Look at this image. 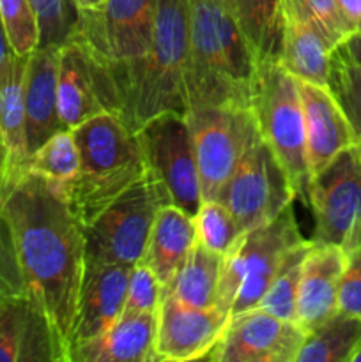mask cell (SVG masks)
Here are the masks:
<instances>
[{
    "label": "cell",
    "instance_id": "cell-1",
    "mask_svg": "<svg viewBox=\"0 0 361 362\" xmlns=\"http://www.w3.org/2000/svg\"><path fill=\"white\" fill-rule=\"evenodd\" d=\"M0 209L25 292L48 318L64 362H71L85 272L84 226L66 198L30 170L0 184Z\"/></svg>",
    "mask_w": 361,
    "mask_h": 362
},
{
    "label": "cell",
    "instance_id": "cell-2",
    "mask_svg": "<svg viewBox=\"0 0 361 362\" xmlns=\"http://www.w3.org/2000/svg\"><path fill=\"white\" fill-rule=\"evenodd\" d=\"M188 2V110L198 106L250 108L258 64L229 6L225 0Z\"/></svg>",
    "mask_w": 361,
    "mask_h": 362
},
{
    "label": "cell",
    "instance_id": "cell-3",
    "mask_svg": "<svg viewBox=\"0 0 361 362\" xmlns=\"http://www.w3.org/2000/svg\"><path fill=\"white\" fill-rule=\"evenodd\" d=\"M188 45L190 2L158 0L151 46L119 85L117 117L131 133L161 113L186 115Z\"/></svg>",
    "mask_w": 361,
    "mask_h": 362
},
{
    "label": "cell",
    "instance_id": "cell-4",
    "mask_svg": "<svg viewBox=\"0 0 361 362\" xmlns=\"http://www.w3.org/2000/svg\"><path fill=\"white\" fill-rule=\"evenodd\" d=\"M80 154L76 177L64 193L81 226H87L145 173L137 133L113 113H99L71 129Z\"/></svg>",
    "mask_w": 361,
    "mask_h": 362
},
{
    "label": "cell",
    "instance_id": "cell-5",
    "mask_svg": "<svg viewBox=\"0 0 361 362\" xmlns=\"http://www.w3.org/2000/svg\"><path fill=\"white\" fill-rule=\"evenodd\" d=\"M303 240L294 204L273 221L244 232L223 257L216 310L232 318L258 308L283 258Z\"/></svg>",
    "mask_w": 361,
    "mask_h": 362
},
{
    "label": "cell",
    "instance_id": "cell-6",
    "mask_svg": "<svg viewBox=\"0 0 361 362\" xmlns=\"http://www.w3.org/2000/svg\"><path fill=\"white\" fill-rule=\"evenodd\" d=\"M250 108L260 138L289 177L296 200L306 204L310 170L297 80L278 62L258 64Z\"/></svg>",
    "mask_w": 361,
    "mask_h": 362
},
{
    "label": "cell",
    "instance_id": "cell-7",
    "mask_svg": "<svg viewBox=\"0 0 361 362\" xmlns=\"http://www.w3.org/2000/svg\"><path fill=\"white\" fill-rule=\"evenodd\" d=\"M166 204H172L166 187L151 170H145L137 182L84 228L85 262L130 267L140 264L156 214Z\"/></svg>",
    "mask_w": 361,
    "mask_h": 362
},
{
    "label": "cell",
    "instance_id": "cell-8",
    "mask_svg": "<svg viewBox=\"0 0 361 362\" xmlns=\"http://www.w3.org/2000/svg\"><path fill=\"white\" fill-rule=\"evenodd\" d=\"M158 0H105L98 9H78L69 39H76L112 74L117 90L124 74L152 42Z\"/></svg>",
    "mask_w": 361,
    "mask_h": 362
},
{
    "label": "cell",
    "instance_id": "cell-9",
    "mask_svg": "<svg viewBox=\"0 0 361 362\" xmlns=\"http://www.w3.org/2000/svg\"><path fill=\"white\" fill-rule=\"evenodd\" d=\"M202 202L216 200L246 152L260 138L251 108L198 106L186 112Z\"/></svg>",
    "mask_w": 361,
    "mask_h": 362
},
{
    "label": "cell",
    "instance_id": "cell-10",
    "mask_svg": "<svg viewBox=\"0 0 361 362\" xmlns=\"http://www.w3.org/2000/svg\"><path fill=\"white\" fill-rule=\"evenodd\" d=\"M306 204L314 214L310 240L347 253L361 247V159L354 145L311 177Z\"/></svg>",
    "mask_w": 361,
    "mask_h": 362
},
{
    "label": "cell",
    "instance_id": "cell-11",
    "mask_svg": "<svg viewBox=\"0 0 361 362\" xmlns=\"http://www.w3.org/2000/svg\"><path fill=\"white\" fill-rule=\"evenodd\" d=\"M216 200L232 212L241 230L248 232L282 214L294 204L296 193L283 166L258 138Z\"/></svg>",
    "mask_w": 361,
    "mask_h": 362
},
{
    "label": "cell",
    "instance_id": "cell-12",
    "mask_svg": "<svg viewBox=\"0 0 361 362\" xmlns=\"http://www.w3.org/2000/svg\"><path fill=\"white\" fill-rule=\"evenodd\" d=\"M145 166L163 182L170 202L195 218L202 205L200 179L186 115L166 112L137 131Z\"/></svg>",
    "mask_w": 361,
    "mask_h": 362
},
{
    "label": "cell",
    "instance_id": "cell-13",
    "mask_svg": "<svg viewBox=\"0 0 361 362\" xmlns=\"http://www.w3.org/2000/svg\"><path fill=\"white\" fill-rule=\"evenodd\" d=\"M57 98L60 122L66 129H73L99 113L117 115L112 74L76 39L60 46Z\"/></svg>",
    "mask_w": 361,
    "mask_h": 362
},
{
    "label": "cell",
    "instance_id": "cell-14",
    "mask_svg": "<svg viewBox=\"0 0 361 362\" xmlns=\"http://www.w3.org/2000/svg\"><path fill=\"white\" fill-rule=\"evenodd\" d=\"M306 332L296 322L255 308L230 318L207 361L296 362Z\"/></svg>",
    "mask_w": 361,
    "mask_h": 362
},
{
    "label": "cell",
    "instance_id": "cell-15",
    "mask_svg": "<svg viewBox=\"0 0 361 362\" xmlns=\"http://www.w3.org/2000/svg\"><path fill=\"white\" fill-rule=\"evenodd\" d=\"M229 320L216 308L198 310L163 292L156 324L154 362L207 361Z\"/></svg>",
    "mask_w": 361,
    "mask_h": 362
},
{
    "label": "cell",
    "instance_id": "cell-16",
    "mask_svg": "<svg viewBox=\"0 0 361 362\" xmlns=\"http://www.w3.org/2000/svg\"><path fill=\"white\" fill-rule=\"evenodd\" d=\"M0 362H64L48 318L27 292L0 299Z\"/></svg>",
    "mask_w": 361,
    "mask_h": 362
},
{
    "label": "cell",
    "instance_id": "cell-17",
    "mask_svg": "<svg viewBox=\"0 0 361 362\" xmlns=\"http://www.w3.org/2000/svg\"><path fill=\"white\" fill-rule=\"evenodd\" d=\"M130 272V265L85 262L73 352L78 346L105 334L122 317Z\"/></svg>",
    "mask_w": 361,
    "mask_h": 362
},
{
    "label": "cell",
    "instance_id": "cell-18",
    "mask_svg": "<svg viewBox=\"0 0 361 362\" xmlns=\"http://www.w3.org/2000/svg\"><path fill=\"white\" fill-rule=\"evenodd\" d=\"M347 251L333 244L314 243L306 251L297 292L296 324L311 332L338 311V288Z\"/></svg>",
    "mask_w": 361,
    "mask_h": 362
},
{
    "label": "cell",
    "instance_id": "cell-19",
    "mask_svg": "<svg viewBox=\"0 0 361 362\" xmlns=\"http://www.w3.org/2000/svg\"><path fill=\"white\" fill-rule=\"evenodd\" d=\"M304 115L306 158L310 180L331 159L356 144L345 113L328 87L297 80Z\"/></svg>",
    "mask_w": 361,
    "mask_h": 362
},
{
    "label": "cell",
    "instance_id": "cell-20",
    "mask_svg": "<svg viewBox=\"0 0 361 362\" xmlns=\"http://www.w3.org/2000/svg\"><path fill=\"white\" fill-rule=\"evenodd\" d=\"M60 46H38L27 57L25 66V117H27L28 152H34L57 131L66 129L60 122L59 98Z\"/></svg>",
    "mask_w": 361,
    "mask_h": 362
},
{
    "label": "cell",
    "instance_id": "cell-21",
    "mask_svg": "<svg viewBox=\"0 0 361 362\" xmlns=\"http://www.w3.org/2000/svg\"><path fill=\"white\" fill-rule=\"evenodd\" d=\"M25 66L27 57L11 53L0 69V145L4 172L0 184L16 179L28 168L27 117H25Z\"/></svg>",
    "mask_w": 361,
    "mask_h": 362
},
{
    "label": "cell",
    "instance_id": "cell-22",
    "mask_svg": "<svg viewBox=\"0 0 361 362\" xmlns=\"http://www.w3.org/2000/svg\"><path fill=\"white\" fill-rule=\"evenodd\" d=\"M158 313H122L99 338L78 346L71 362H154Z\"/></svg>",
    "mask_w": 361,
    "mask_h": 362
},
{
    "label": "cell",
    "instance_id": "cell-23",
    "mask_svg": "<svg viewBox=\"0 0 361 362\" xmlns=\"http://www.w3.org/2000/svg\"><path fill=\"white\" fill-rule=\"evenodd\" d=\"M195 243L197 233L193 218L173 204H166L156 214L142 262L152 269L166 290Z\"/></svg>",
    "mask_w": 361,
    "mask_h": 362
},
{
    "label": "cell",
    "instance_id": "cell-24",
    "mask_svg": "<svg viewBox=\"0 0 361 362\" xmlns=\"http://www.w3.org/2000/svg\"><path fill=\"white\" fill-rule=\"evenodd\" d=\"M257 64L280 62L285 32L282 0H225Z\"/></svg>",
    "mask_w": 361,
    "mask_h": 362
},
{
    "label": "cell",
    "instance_id": "cell-25",
    "mask_svg": "<svg viewBox=\"0 0 361 362\" xmlns=\"http://www.w3.org/2000/svg\"><path fill=\"white\" fill-rule=\"evenodd\" d=\"M333 49L335 48L317 28L285 18L278 64L296 80L328 87Z\"/></svg>",
    "mask_w": 361,
    "mask_h": 362
},
{
    "label": "cell",
    "instance_id": "cell-26",
    "mask_svg": "<svg viewBox=\"0 0 361 362\" xmlns=\"http://www.w3.org/2000/svg\"><path fill=\"white\" fill-rule=\"evenodd\" d=\"M223 257L195 243L165 292L198 310L216 308Z\"/></svg>",
    "mask_w": 361,
    "mask_h": 362
},
{
    "label": "cell",
    "instance_id": "cell-27",
    "mask_svg": "<svg viewBox=\"0 0 361 362\" xmlns=\"http://www.w3.org/2000/svg\"><path fill=\"white\" fill-rule=\"evenodd\" d=\"M361 345V318L336 311L308 332L296 362H350Z\"/></svg>",
    "mask_w": 361,
    "mask_h": 362
},
{
    "label": "cell",
    "instance_id": "cell-28",
    "mask_svg": "<svg viewBox=\"0 0 361 362\" xmlns=\"http://www.w3.org/2000/svg\"><path fill=\"white\" fill-rule=\"evenodd\" d=\"M80 168V154L71 129H60L48 138L28 159L30 172L48 180L64 197Z\"/></svg>",
    "mask_w": 361,
    "mask_h": 362
},
{
    "label": "cell",
    "instance_id": "cell-29",
    "mask_svg": "<svg viewBox=\"0 0 361 362\" xmlns=\"http://www.w3.org/2000/svg\"><path fill=\"white\" fill-rule=\"evenodd\" d=\"M310 243V239H304L303 243H299L287 253L258 308L269 311L275 317L283 318V320L296 322L301 271H303V262Z\"/></svg>",
    "mask_w": 361,
    "mask_h": 362
},
{
    "label": "cell",
    "instance_id": "cell-30",
    "mask_svg": "<svg viewBox=\"0 0 361 362\" xmlns=\"http://www.w3.org/2000/svg\"><path fill=\"white\" fill-rule=\"evenodd\" d=\"M328 88L345 113L356 138L361 136V66L343 45L331 53Z\"/></svg>",
    "mask_w": 361,
    "mask_h": 362
},
{
    "label": "cell",
    "instance_id": "cell-31",
    "mask_svg": "<svg viewBox=\"0 0 361 362\" xmlns=\"http://www.w3.org/2000/svg\"><path fill=\"white\" fill-rule=\"evenodd\" d=\"M193 221L197 243L222 257L232 250L237 239L244 233L232 212L218 200L202 202Z\"/></svg>",
    "mask_w": 361,
    "mask_h": 362
},
{
    "label": "cell",
    "instance_id": "cell-32",
    "mask_svg": "<svg viewBox=\"0 0 361 362\" xmlns=\"http://www.w3.org/2000/svg\"><path fill=\"white\" fill-rule=\"evenodd\" d=\"M283 14L317 28L333 48L343 45L354 34L340 14L336 0H282Z\"/></svg>",
    "mask_w": 361,
    "mask_h": 362
},
{
    "label": "cell",
    "instance_id": "cell-33",
    "mask_svg": "<svg viewBox=\"0 0 361 362\" xmlns=\"http://www.w3.org/2000/svg\"><path fill=\"white\" fill-rule=\"evenodd\" d=\"M39 23V46H62L69 41L78 20L73 0H30Z\"/></svg>",
    "mask_w": 361,
    "mask_h": 362
},
{
    "label": "cell",
    "instance_id": "cell-34",
    "mask_svg": "<svg viewBox=\"0 0 361 362\" xmlns=\"http://www.w3.org/2000/svg\"><path fill=\"white\" fill-rule=\"evenodd\" d=\"M0 16L13 53L30 55L39 46V23L30 0H0Z\"/></svg>",
    "mask_w": 361,
    "mask_h": 362
},
{
    "label": "cell",
    "instance_id": "cell-35",
    "mask_svg": "<svg viewBox=\"0 0 361 362\" xmlns=\"http://www.w3.org/2000/svg\"><path fill=\"white\" fill-rule=\"evenodd\" d=\"M165 288L147 264L133 265L127 283L124 313H158Z\"/></svg>",
    "mask_w": 361,
    "mask_h": 362
},
{
    "label": "cell",
    "instance_id": "cell-36",
    "mask_svg": "<svg viewBox=\"0 0 361 362\" xmlns=\"http://www.w3.org/2000/svg\"><path fill=\"white\" fill-rule=\"evenodd\" d=\"M338 311L361 318V247L347 253L338 288Z\"/></svg>",
    "mask_w": 361,
    "mask_h": 362
},
{
    "label": "cell",
    "instance_id": "cell-37",
    "mask_svg": "<svg viewBox=\"0 0 361 362\" xmlns=\"http://www.w3.org/2000/svg\"><path fill=\"white\" fill-rule=\"evenodd\" d=\"M25 292L23 279H21L20 267H18L16 253H14L13 237H11L9 226L0 209V293Z\"/></svg>",
    "mask_w": 361,
    "mask_h": 362
},
{
    "label": "cell",
    "instance_id": "cell-38",
    "mask_svg": "<svg viewBox=\"0 0 361 362\" xmlns=\"http://www.w3.org/2000/svg\"><path fill=\"white\" fill-rule=\"evenodd\" d=\"M336 6L347 27L354 34H361V0H336Z\"/></svg>",
    "mask_w": 361,
    "mask_h": 362
},
{
    "label": "cell",
    "instance_id": "cell-39",
    "mask_svg": "<svg viewBox=\"0 0 361 362\" xmlns=\"http://www.w3.org/2000/svg\"><path fill=\"white\" fill-rule=\"evenodd\" d=\"M343 46H345L347 52L350 53V57H353V59L361 66V34L360 32L350 35V37L343 42Z\"/></svg>",
    "mask_w": 361,
    "mask_h": 362
},
{
    "label": "cell",
    "instance_id": "cell-40",
    "mask_svg": "<svg viewBox=\"0 0 361 362\" xmlns=\"http://www.w3.org/2000/svg\"><path fill=\"white\" fill-rule=\"evenodd\" d=\"M11 53H13V49H11L9 39H7L6 27H4L2 16H0V69H2L4 62H6L7 57H9Z\"/></svg>",
    "mask_w": 361,
    "mask_h": 362
},
{
    "label": "cell",
    "instance_id": "cell-41",
    "mask_svg": "<svg viewBox=\"0 0 361 362\" xmlns=\"http://www.w3.org/2000/svg\"><path fill=\"white\" fill-rule=\"evenodd\" d=\"M78 9H98L103 6L105 0H73Z\"/></svg>",
    "mask_w": 361,
    "mask_h": 362
},
{
    "label": "cell",
    "instance_id": "cell-42",
    "mask_svg": "<svg viewBox=\"0 0 361 362\" xmlns=\"http://www.w3.org/2000/svg\"><path fill=\"white\" fill-rule=\"evenodd\" d=\"M350 362H361V345L357 346L356 354L353 356V359H350Z\"/></svg>",
    "mask_w": 361,
    "mask_h": 362
},
{
    "label": "cell",
    "instance_id": "cell-43",
    "mask_svg": "<svg viewBox=\"0 0 361 362\" xmlns=\"http://www.w3.org/2000/svg\"><path fill=\"white\" fill-rule=\"evenodd\" d=\"M4 172V151H2V145H0V177H2Z\"/></svg>",
    "mask_w": 361,
    "mask_h": 362
},
{
    "label": "cell",
    "instance_id": "cell-44",
    "mask_svg": "<svg viewBox=\"0 0 361 362\" xmlns=\"http://www.w3.org/2000/svg\"><path fill=\"white\" fill-rule=\"evenodd\" d=\"M354 147H356L357 154H360V159H361V136L356 138V144H354Z\"/></svg>",
    "mask_w": 361,
    "mask_h": 362
},
{
    "label": "cell",
    "instance_id": "cell-45",
    "mask_svg": "<svg viewBox=\"0 0 361 362\" xmlns=\"http://www.w3.org/2000/svg\"><path fill=\"white\" fill-rule=\"evenodd\" d=\"M0 299H2V293H0Z\"/></svg>",
    "mask_w": 361,
    "mask_h": 362
}]
</instances>
